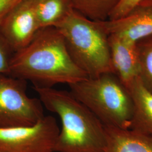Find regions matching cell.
Here are the masks:
<instances>
[{"label": "cell", "mask_w": 152, "mask_h": 152, "mask_svg": "<svg viewBox=\"0 0 152 152\" xmlns=\"http://www.w3.org/2000/svg\"><path fill=\"white\" fill-rule=\"evenodd\" d=\"M112 75L87 78L68 86L73 96L104 126L131 129L132 105L130 96Z\"/></svg>", "instance_id": "obj_4"}, {"label": "cell", "mask_w": 152, "mask_h": 152, "mask_svg": "<svg viewBox=\"0 0 152 152\" xmlns=\"http://www.w3.org/2000/svg\"><path fill=\"white\" fill-rule=\"evenodd\" d=\"M22 0H0V23Z\"/></svg>", "instance_id": "obj_17"}, {"label": "cell", "mask_w": 152, "mask_h": 152, "mask_svg": "<svg viewBox=\"0 0 152 152\" xmlns=\"http://www.w3.org/2000/svg\"><path fill=\"white\" fill-rule=\"evenodd\" d=\"M112 64L114 73L126 88L140 75L137 44H130L117 37L108 36Z\"/></svg>", "instance_id": "obj_9"}, {"label": "cell", "mask_w": 152, "mask_h": 152, "mask_svg": "<svg viewBox=\"0 0 152 152\" xmlns=\"http://www.w3.org/2000/svg\"><path fill=\"white\" fill-rule=\"evenodd\" d=\"M8 76L46 88L88 78L72 60L62 34L54 27L41 29L27 46L15 52Z\"/></svg>", "instance_id": "obj_1"}, {"label": "cell", "mask_w": 152, "mask_h": 152, "mask_svg": "<svg viewBox=\"0 0 152 152\" xmlns=\"http://www.w3.org/2000/svg\"><path fill=\"white\" fill-rule=\"evenodd\" d=\"M15 51L0 33V76L8 75Z\"/></svg>", "instance_id": "obj_15"}, {"label": "cell", "mask_w": 152, "mask_h": 152, "mask_svg": "<svg viewBox=\"0 0 152 152\" xmlns=\"http://www.w3.org/2000/svg\"><path fill=\"white\" fill-rule=\"evenodd\" d=\"M40 27H55L73 9L70 0H31Z\"/></svg>", "instance_id": "obj_12"}, {"label": "cell", "mask_w": 152, "mask_h": 152, "mask_svg": "<svg viewBox=\"0 0 152 152\" xmlns=\"http://www.w3.org/2000/svg\"><path fill=\"white\" fill-rule=\"evenodd\" d=\"M104 127V152H152V136L133 129Z\"/></svg>", "instance_id": "obj_11"}, {"label": "cell", "mask_w": 152, "mask_h": 152, "mask_svg": "<svg viewBox=\"0 0 152 152\" xmlns=\"http://www.w3.org/2000/svg\"><path fill=\"white\" fill-rule=\"evenodd\" d=\"M55 28L62 34L71 58L88 78L114 74L108 35L101 22L73 10Z\"/></svg>", "instance_id": "obj_3"}, {"label": "cell", "mask_w": 152, "mask_h": 152, "mask_svg": "<svg viewBox=\"0 0 152 152\" xmlns=\"http://www.w3.org/2000/svg\"><path fill=\"white\" fill-rule=\"evenodd\" d=\"M101 23L108 36L137 44L141 39L152 35V7L137 6L122 18Z\"/></svg>", "instance_id": "obj_8"}, {"label": "cell", "mask_w": 152, "mask_h": 152, "mask_svg": "<svg viewBox=\"0 0 152 152\" xmlns=\"http://www.w3.org/2000/svg\"><path fill=\"white\" fill-rule=\"evenodd\" d=\"M59 131L51 115L30 126L0 128V152H55Z\"/></svg>", "instance_id": "obj_6"}, {"label": "cell", "mask_w": 152, "mask_h": 152, "mask_svg": "<svg viewBox=\"0 0 152 152\" xmlns=\"http://www.w3.org/2000/svg\"><path fill=\"white\" fill-rule=\"evenodd\" d=\"M44 107L57 114L61 128L55 152H104L103 124L71 91L33 87Z\"/></svg>", "instance_id": "obj_2"}, {"label": "cell", "mask_w": 152, "mask_h": 152, "mask_svg": "<svg viewBox=\"0 0 152 152\" xmlns=\"http://www.w3.org/2000/svg\"><path fill=\"white\" fill-rule=\"evenodd\" d=\"M132 105L131 128L152 136V92L138 77L125 88Z\"/></svg>", "instance_id": "obj_10"}, {"label": "cell", "mask_w": 152, "mask_h": 152, "mask_svg": "<svg viewBox=\"0 0 152 152\" xmlns=\"http://www.w3.org/2000/svg\"><path fill=\"white\" fill-rule=\"evenodd\" d=\"M138 6L152 7V0H142Z\"/></svg>", "instance_id": "obj_18"}, {"label": "cell", "mask_w": 152, "mask_h": 152, "mask_svg": "<svg viewBox=\"0 0 152 152\" xmlns=\"http://www.w3.org/2000/svg\"><path fill=\"white\" fill-rule=\"evenodd\" d=\"M73 9L95 22L108 20L120 0H70Z\"/></svg>", "instance_id": "obj_13"}, {"label": "cell", "mask_w": 152, "mask_h": 152, "mask_svg": "<svg viewBox=\"0 0 152 152\" xmlns=\"http://www.w3.org/2000/svg\"><path fill=\"white\" fill-rule=\"evenodd\" d=\"M27 82L0 76V128L30 126L45 116L39 98L28 96Z\"/></svg>", "instance_id": "obj_5"}, {"label": "cell", "mask_w": 152, "mask_h": 152, "mask_svg": "<svg viewBox=\"0 0 152 152\" xmlns=\"http://www.w3.org/2000/svg\"><path fill=\"white\" fill-rule=\"evenodd\" d=\"M137 47L140 66V77L152 92V39L139 45L137 43Z\"/></svg>", "instance_id": "obj_14"}, {"label": "cell", "mask_w": 152, "mask_h": 152, "mask_svg": "<svg viewBox=\"0 0 152 152\" xmlns=\"http://www.w3.org/2000/svg\"><path fill=\"white\" fill-rule=\"evenodd\" d=\"M41 29L31 0H22L0 23V33L15 52L27 46Z\"/></svg>", "instance_id": "obj_7"}, {"label": "cell", "mask_w": 152, "mask_h": 152, "mask_svg": "<svg viewBox=\"0 0 152 152\" xmlns=\"http://www.w3.org/2000/svg\"><path fill=\"white\" fill-rule=\"evenodd\" d=\"M142 0H120L110 13L108 20H113L127 15L137 7Z\"/></svg>", "instance_id": "obj_16"}]
</instances>
